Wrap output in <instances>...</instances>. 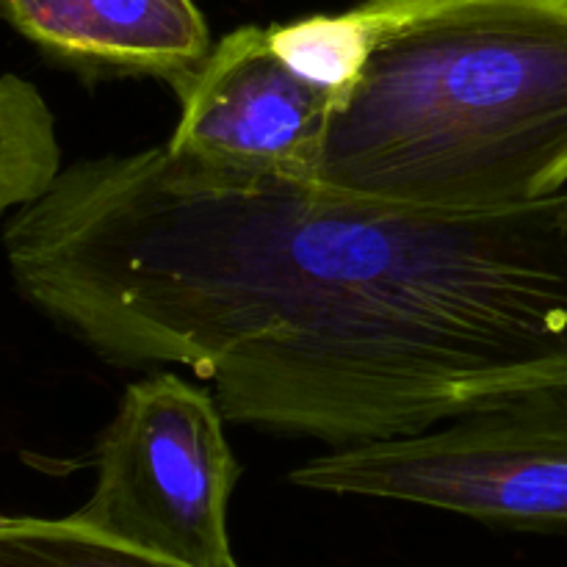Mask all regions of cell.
Segmentation results:
<instances>
[{
  "label": "cell",
  "mask_w": 567,
  "mask_h": 567,
  "mask_svg": "<svg viewBox=\"0 0 567 567\" xmlns=\"http://www.w3.org/2000/svg\"><path fill=\"white\" fill-rule=\"evenodd\" d=\"M181 122L166 142L177 158L244 172L308 177L332 97L299 81L269 48L266 28L244 25L172 86Z\"/></svg>",
  "instance_id": "cell-5"
},
{
  "label": "cell",
  "mask_w": 567,
  "mask_h": 567,
  "mask_svg": "<svg viewBox=\"0 0 567 567\" xmlns=\"http://www.w3.org/2000/svg\"><path fill=\"white\" fill-rule=\"evenodd\" d=\"M377 37L305 181L426 210L567 188V0H374Z\"/></svg>",
  "instance_id": "cell-2"
},
{
  "label": "cell",
  "mask_w": 567,
  "mask_h": 567,
  "mask_svg": "<svg viewBox=\"0 0 567 567\" xmlns=\"http://www.w3.org/2000/svg\"><path fill=\"white\" fill-rule=\"evenodd\" d=\"M61 175L55 120L25 78L0 75V214L25 208Z\"/></svg>",
  "instance_id": "cell-7"
},
{
  "label": "cell",
  "mask_w": 567,
  "mask_h": 567,
  "mask_svg": "<svg viewBox=\"0 0 567 567\" xmlns=\"http://www.w3.org/2000/svg\"><path fill=\"white\" fill-rule=\"evenodd\" d=\"M0 567H186L125 546L72 515L0 513Z\"/></svg>",
  "instance_id": "cell-9"
},
{
  "label": "cell",
  "mask_w": 567,
  "mask_h": 567,
  "mask_svg": "<svg viewBox=\"0 0 567 567\" xmlns=\"http://www.w3.org/2000/svg\"><path fill=\"white\" fill-rule=\"evenodd\" d=\"M3 252L89 352L192 369L275 435L363 446L567 385V188L426 210L155 144L61 169Z\"/></svg>",
  "instance_id": "cell-1"
},
{
  "label": "cell",
  "mask_w": 567,
  "mask_h": 567,
  "mask_svg": "<svg viewBox=\"0 0 567 567\" xmlns=\"http://www.w3.org/2000/svg\"><path fill=\"white\" fill-rule=\"evenodd\" d=\"M288 482L504 529H567V385L515 393L415 435L332 449Z\"/></svg>",
  "instance_id": "cell-3"
},
{
  "label": "cell",
  "mask_w": 567,
  "mask_h": 567,
  "mask_svg": "<svg viewBox=\"0 0 567 567\" xmlns=\"http://www.w3.org/2000/svg\"><path fill=\"white\" fill-rule=\"evenodd\" d=\"M377 37L374 0L343 14H313L266 28L269 48L299 81L321 89L332 100L358 81Z\"/></svg>",
  "instance_id": "cell-8"
},
{
  "label": "cell",
  "mask_w": 567,
  "mask_h": 567,
  "mask_svg": "<svg viewBox=\"0 0 567 567\" xmlns=\"http://www.w3.org/2000/svg\"><path fill=\"white\" fill-rule=\"evenodd\" d=\"M0 17L86 78L147 75L175 86L214 50L194 0H0Z\"/></svg>",
  "instance_id": "cell-6"
},
{
  "label": "cell",
  "mask_w": 567,
  "mask_h": 567,
  "mask_svg": "<svg viewBox=\"0 0 567 567\" xmlns=\"http://www.w3.org/2000/svg\"><path fill=\"white\" fill-rule=\"evenodd\" d=\"M214 391L175 371L127 385L94 446L92 496L72 518L186 567H238L227 504L241 476Z\"/></svg>",
  "instance_id": "cell-4"
}]
</instances>
